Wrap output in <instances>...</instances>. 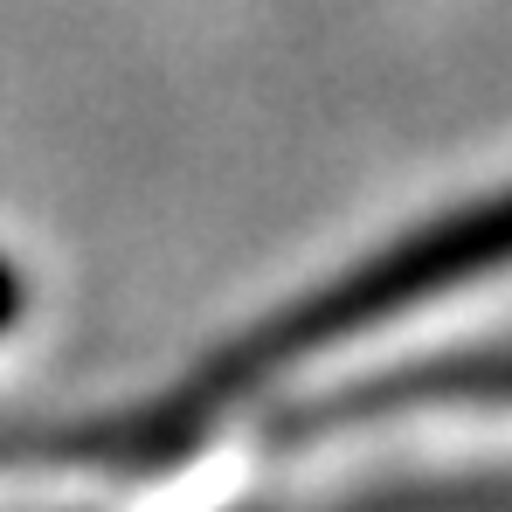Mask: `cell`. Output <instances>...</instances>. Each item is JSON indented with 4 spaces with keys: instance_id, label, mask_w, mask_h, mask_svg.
I'll use <instances>...</instances> for the list:
<instances>
[{
    "instance_id": "1",
    "label": "cell",
    "mask_w": 512,
    "mask_h": 512,
    "mask_svg": "<svg viewBox=\"0 0 512 512\" xmlns=\"http://www.w3.org/2000/svg\"><path fill=\"white\" fill-rule=\"evenodd\" d=\"M512 270V194H499L492 208H471V215H450L443 229H429L416 243H402L395 256H381L374 270H360L353 284H340L326 305H312L298 326H284L277 340L263 346L243 388H291V381H312L319 367H333L340 353H353L360 340L416 319L429 305H443L450 291H471V284H492Z\"/></svg>"
}]
</instances>
